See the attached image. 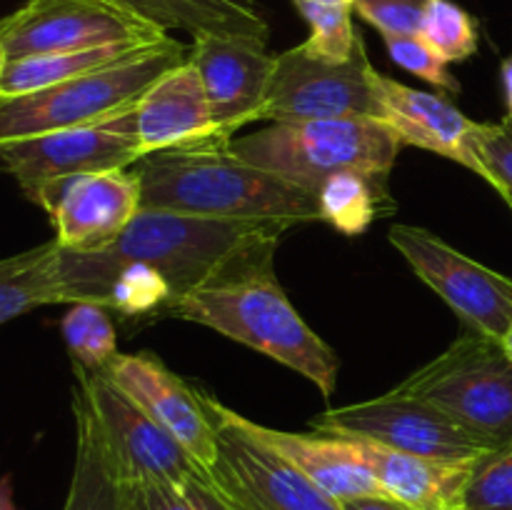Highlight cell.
I'll list each match as a JSON object with an SVG mask.
<instances>
[{
  "instance_id": "obj_1",
  "label": "cell",
  "mask_w": 512,
  "mask_h": 510,
  "mask_svg": "<svg viewBox=\"0 0 512 510\" xmlns=\"http://www.w3.org/2000/svg\"><path fill=\"white\" fill-rule=\"evenodd\" d=\"M280 220H210L140 210L108 248L65 250L60 245L65 303H98L125 318L168 315L190 290L228 268L268 238H280Z\"/></svg>"
},
{
  "instance_id": "obj_2",
  "label": "cell",
  "mask_w": 512,
  "mask_h": 510,
  "mask_svg": "<svg viewBox=\"0 0 512 510\" xmlns=\"http://www.w3.org/2000/svg\"><path fill=\"white\" fill-rule=\"evenodd\" d=\"M278 240L268 238L245 250L215 278L183 295L168 315L218 330L225 338L278 360L308 378L330 400L338 388L340 360L305 323L278 283Z\"/></svg>"
},
{
  "instance_id": "obj_3",
  "label": "cell",
  "mask_w": 512,
  "mask_h": 510,
  "mask_svg": "<svg viewBox=\"0 0 512 510\" xmlns=\"http://www.w3.org/2000/svg\"><path fill=\"white\" fill-rule=\"evenodd\" d=\"M140 210L210 220H320L318 198L300 185L248 163L233 150V135L155 150L133 165Z\"/></svg>"
},
{
  "instance_id": "obj_4",
  "label": "cell",
  "mask_w": 512,
  "mask_h": 510,
  "mask_svg": "<svg viewBox=\"0 0 512 510\" xmlns=\"http://www.w3.org/2000/svg\"><path fill=\"white\" fill-rule=\"evenodd\" d=\"M233 150L315 195L325 180L340 173H360L388 188L403 145L375 118H323L270 123L235 138Z\"/></svg>"
},
{
  "instance_id": "obj_5",
  "label": "cell",
  "mask_w": 512,
  "mask_h": 510,
  "mask_svg": "<svg viewBox=\"0 0 512 510\" xmlns=\"http://www.w3.org/2000/svg\"><path fill=\"white\" fill-rule=\"evenodd\" d=\"M188 53L168 35L113 65L33 93L0 98V143L75 128L133 108L155 80L185 63Z\"/></svg>"
},
{
  "instance_id": "obj_6",
  "label": "cell",
  "mask_w": 512,
  "mask_h": 510,
  "mask_svg": "<svg viewBox=\"0 0 512 510\" xmlns=\"http://www.w3.org/2000/svg\"><path fill=\"white\" fill-rule=\"evenodd\" d=\"M395 390L443 410L490 450L512 443V358L500 340L470 330Z\"/></svg>"
},
{
  "instance_id": "obj_7",
  "label": "cell",
  "mask_w": 512,
  "mask_h": 510,
  "mask_svg": "<svg viewBox=\"0 0 512 510\" xmlns=\"http://www.w3.org/2000/svg\"><path fill=\"white\" fill-rule=\"evenodd\" d=\"M73 373L93 413L105 460L120 485L210 480L198 460L108 375L90 373L80 365H73Z\"/></svg>"
},
{
  "instance_id": "obj_8",
  "label": "cell",
  "mask_w": 512,
  "mask_h": 510,
  "mask_svg": "<svg viewBox=\"0 0 512 510\" xmlns=\"http://www.w3.org/2000/svg\"><path fill=\"white\" fill-rule=\"evenodd\" d=\"M310 428L340 438L373 440L400 453L448 463H470L490 453L483 440L470 435L443 410L400 390H390L365 403L323 410L310 418Z\"/></svg>"
},
{
  "instance_id": "obj_9",
  "label": "cell",
  "mask_w": 512,
  "mask_h": 510,
  "mask_svg": "<svg viewBox=\"0 0 512 510\" xmlns=\"http://www.w3.org/2000/svg\"><path fill=\"white\" fill-rule=\"evenodd\" d=\"M205 405L218 428L210 478L235 510H343L338 500L253 438L238 423L235 410L210 395H205Z\"/></svg>"
},
{
  "instance_id": "obj_10",
  "label": "cell",
  "mask_w": 512,
  "mask_h": 510,
  "mask_svg": "<svg viewBox=\"0 0 512 510\" xmlns=\"http://www.w3.org/2000/svg\"><path fill=\"white\" fill-rule=\"evenodd\" d=\"M140 158L145 150L135 130V105L93 123L0 143V165L25 198L50 180L133 168Z\"/></svg>"
},
{
  "instance_id": "obj_11",
  "label": "cell",
  "mask_w": 512,
  "mask_h": 510,
  "mask_svg": "<svg viewBox=\"0 0 512 510\" xmlns=\"http://www.w3.org/2000/svg\"><path fill=\"white\" fill-rule=\"evenodd\" d=\"M163 38V28L105 0H28L0 20L8 60Z\"/></svg>"
},
{
  "instance_id": "obj_12",
  "label": "cell",
  "mask_w": 512,
  "mask_h": 510,
  "mask_svg": "<svg viewBox=\"0 0 512 510\" xmlns=\"http://www.w3.org/2000/svg\"><path fill=\"white\" fill-rule=\"evenodd\" d=\"M373 75L363 38L343 63L318 58L300 43L278 55L260 120L375 118Z\"/></svg>"
},
{
  "instance_id": "obj_13",
  "label": "cell",
  "mask_w": 512,
  "mask_h": 510,
  "mask_svg": "<svg viewBox=\"0 0 512 510\" xmlns=\"http://www.w3.org/2000/svg\"><path fill=\"white\" fill-rule=\"evenodd\" d=\"M390 243L473 333L503 340L512 320V280L418 225H393Z\"/></svg>"
},
{
  "instance_id": "obj_14",
  "label": "cell",
  "mask_w": 512,
  "mask_h": 510,
  "mask_svg": "<svg viewBox=\"0 0 512 510\" xmlns=\"http://www.w3.org/2000/svg\"><path fill=\"white\" fill-rule=\"evenodd\" d=\"M28 200L50 215L65 250L108 248L140 213V180L133 168L100 170L40 185Z\"/></svg>"
},
{
  "instance_id": "obj_15",
  "label": "cell",
  "mask_w": 512,
  "mask_h": 510,
  "mask_svg": "<svg viewBox=\"0 0 512 510\" xmlns=\"http://www.w3.org/2000/svg\"><path fill=\"white\" fill-rule=\"evenodd\" d=\"M158 425H163L210 475L218 448V428L203 390L185 383L153 353H118L103 370ZM213 480V478H210Z\"/></svg>"
},
{
  "instance_id": "obj_16",
  "label": "cell",
  "mask_w": 512,
  "mask_h": 510,
  "mask_svg": "<svg viewBox=\"0 0 512 510\" xmlns=\"http://www.w3.org/2000/svg\"><path fill=\"white\" fill-rule=\"evenodd\" d=\"M188 60L203 80L218 128L233 135L260 120L278 65V55L268 53L263 40L200 33L193 38Z\"/></svg>"
},
{
  "instance_id": "obj_17",
  "label": "cell",
  "mask_w": 512,
  "mask_h": 510,
  "mask_svg": "<svg viewBox=\"0 0 512 510\" xmlns=\"http://www.w3.org/2000/svg\"><path fill=\"white\" fill-rule=\"evenodd\" d=\"M375 120L393 130L400 145L430 150L435 155L455 160L463 168L483 175L473 150V135L478 123L470 120L450 98L438 93L410 88L398 80L373 75Z\"/></svg>"
},
{
  "instance_id": "obj_18",
  "label": "cell",
  "mask_w": 512,
  "mask_h": 510,
  "mask_svg": "<svg viewBox=\"0 0 512 510\" xmlns=\"http://www.w3.org/2000/svg\"><path fill=\"white\" fill-rule=\"evenodd\" d=\"M238 423L248 430L253 438L268 445L270 450L288 460L298 468L313 485L323 493L335 498L338 503L355 498H370V495H388L365 460L360 458L358 448L348 438L325 433H288L258 425L238 413Z\"/></svg>"
},
{
  "instance_id": "obj_19",
  "label": "cell",
  "mask_w": 512,
  "mask_h": 510,
  "mask_svg": "<svg viewBox=\"0 0 512 510\" xmlns=\"http://www.w3.org/2000/svg\"><path fill=\"white\" fill-rule=\"evenodd\" d=\"M135 130L145 155L213 135H230L213 120L203 80L190 60L175 65L140 95Z\"/></svg>"
},
{
  "instance_id": "obj_20",
  "label": "cell",
  "mask_w": 512,
  "mask_h": 510,
  "mask_svg": "<svg viewBox=\"0 0 512 510\" xmlns=\"http://www.w3.org/2000/svg\"><path fill=\"white\" fill-rule=\"evenodd\" d=\"M348 440L358 448L360 458L390 498L415 510H450L463 505L465 485L473 473L475 460L448 463V460L400 453L365 438Z\"/></svg>"
},
{
  "instance_id": "obj_21",
  "label": "cell",
  "mask_w": 512,
  "mask_h": 510,
  "mask_svg": "<svg viewBox=\"0 0 512 510\" xmlns=\"http://www.w3.org/2000/svg\"><path fill=\"white\" fill-rule=\"evenodd\" d=\"M120 5L158 28L200 33L240 35L268 43L270 25L255 0H105Z\"/></svg>"
},
{
  "instance_id": "obj_22",
  "label": "cell",
  "mask_w": 512,
  "mask_h": 510,
  "mask_svg": "<svg viewBox=\"0 0 512 510\" xmlns=\"http://www.w3.org/2000/svg\"><path fill=\"white\" fill-rule=\"evenodd\" d=\"M55 303H65L58 240L0 260V325Z\"/></svg>"
},
{
  "instance_id": "obj_23",
  "label": "cell",
  "mask_w": 512,
  "mask_h": 510,
  "mask_svg": "<svg viewBox=\"0 0 512 510\" xmlns=\"http://www.w3.org/2000/svg\"><path fill=\"white\" fill-rule=\"evenodd\" d=\"M75 463L63 510H123V490L105 460L83 390L73 388Z\"/></svg>"
},
{
  "instance_id": "obj_24",
  "label": "cell",
  "mask_w": 512,
  "mask_h": 510,
  "mask_svg": "<svg viewBox=\"0 0 512 510\" xmlns=\"http://www.w3.org/2000/svg\"><path fill=\"white\" fill-rule=\"evenodd\" d=\"M153 43H160V40H153ZM153 43H148V40H130V43L100 45V48L70 50V53L28 55V58L8 60L3 73H0V98H13V95L50 88V85L75 78V75H85L90 70L105 68V65L130 58V55H135L138 50L148 48Z\"/></svg>"
},
{
  "instance_id": "obj_25",
  "label": "cell",
  "mask_w": 512,
  "mask_h": 510,
  "mask_svg": "<svg viewBox=\"0 0 512 510\" xmlns=\"http://www.w3.org/2000/svg\"><path fill=\"white\" fill-rule=\"evenodd\" d=\"M320 220L345 235H358L380 215L395 210L388 188L360 173H340L325 180L315 193Z\"/></svg>"
},
{
  "instance_id": "obj_26",
  "label": "cell",
  "mask_w": 512,
  "mask_h": 510,
  "mask_svg": "<svg viewBox=\"0 0 512 510\" xmlns=\"http://www.w3.org/2000/svg\"><path fill=\"white\" fill-rule=\"evenodd\" d=\"M60 330L73 365L90 373H103L118 355V333L110 320V310L103 305L70 303Z\"/></svg>"
},
{
  "instance_id": "obj_27",
  "label": "cell",
  "mask_w": 512,
  "mask_h": 510,
  "mask_svg": "<svg viewBox=\"0 0 512 510\" xmlns=\"http://www.w3.org/2000/svg\"><path fill=\"white\" fill-rule=\"evenodd\" d=\"M123 490V510H235L210 480L183 483H128Z\"/></svg>"
},
{
  "instance_id": "obj_28",
  "label": "cell",
  "mask_w": 512,
  "mask_h": 510,
  "mask_svg": "<svg viewBox=\"0 0 512 510\" xmlns=\"http://www.w3.org/2000/svg\"><path fill=\"white\" fill-rule=\"evenodd\" d=\"M418 35L445 63H463L478 50V25L453 0H430Z\"/></svg>"
},
{
  "instance_id": "obj_29",
  "label": "cell",
  "mask_w": 512,
  "mask_h": 510,
  "mask_svg": "<svg viewBox=\"0 0 512 510\" xmlns=\"http://www.w3.org/2000/svg\"><path fill=\"white\" fill-rule=\"evenodd\" d=\"M310 25V38L305 50L323 60L343 63L353 55L360 33L353 28V8L350 5H325L313 0H293Z\"/></svg>"
},
{
  "instance_id": "obj_30",
  "label": "cell",
  "mask_w": 512,
  "mask_h": 510,
  "mask_svg": "<svg viewBox=\"0 0 512 510\" xmlns=\"http://www.w3.org/2000/svg\"><path fill=\"white\" fill-rule=\"evenodd\" d=\"M468 510H512V443L475 460L463 493Z\"/></svg>"
},
{
  "instance_id": "obj_31",
  "label": "cell",
  "mask_w": 512,
  "mask_h": 510,
  "mask_svg": "<svg viewBox=\"0 0 512 510\" xmlns=\"http://www.w3.org/2000/svg\"><path fill=\"white\" fill-rule=\"evenodd\" d=\"M473 150L483 170L480 178L488 180L512 210V118H503L500 123H478Z\"/></svg>"
},
{
  "instance_id": "obj_32",
  "label": "cell",
  "mask_w": 512,
  "mask_h": 510,
  "mask_svg": "<svg viewBox=\"0 0 512 510\" xmlns=\"http://www.w3.org/2000/svg\"><path fill=\"white\" fill-rule=\"evenodd\" d=\"M385 48H388L393 63L428 80L438 90H450V93L460 90L458 78L450 73L448 63L420 35H385Z\"/></svg>"
},
{
  "instance_id": "obj_33",
  "label": "cell",
  "mask_w": 512,
  "mask_h": 510,
  "mask_svg": "<svg viewBox=\"0 0 512 510\" xmlns=\"http://www.w3.org/2000/svg\"><path fill=\"white\" fill-rule=\"evenodd\" d=\"M430 0H355L353 13L385 35H418Z\"/></svg>"
},
{
  "instance_id": "obj_34",
  "label": "cell",
  "mask_w": 512,
  "mask_h": 510,
  "mask_svg": "<svg viewBox=\"0 0 512 510\" xmlns=\"http://www.w3.org/2000/svg\"><path fill=\"white\" fill-rule=\"evenodd\" d=\"M340 505H343V510H415L400 500L390 498V495H370V498L345 500Z\"/></svg>"
},
{
  "instance_id": "obj_35",
  "label": "cell",
  "mask_w": 512,
  "mask_h": 510,
  "mask_svg": "<svg viewBox=\"0 0 512 510\" xmlns=\"http://www.w3.org/2000/svg\"><path fill=\"white\" fill-rule=\"evenodd\" d=\"M500 80H503L505 108H508V115H505V118H512V53L503 60V65H500Z\"/></svg>"
},
{
  "instance_id": "obj_36",
  "label": "cell",
  "mask_w": 512,
  "mask_h": 510,
  "mask_svg": "<svg viewBox=\"0 0 512 510\" xmlns=\"http://www.w3.org/2000/svg\"><path fill=\"white\" fill-rule=\"evenodd\" d=\"M0 510H18L13 495V478H10V475H3V478H0Z\"/></svg>"
},
{
  "instance_id": "obj_37",
  "label": "cell",
  "mask_w": 512,
  "mask_h": 510,
  "mask_svg": "<svg viewBox=\"0 0 512 510\" xmlns=\"http://www.w3.org/2000/svg\"><path fill=\"white\" fill-rule=\"evenodd\" d=\"M500 343H503L505 353H508V355H510V358H512V320H510L508 330H505V335H503V340H500Z\"/></svg>"
},
{
  "instance_id": "obj_38",
  "label": "cell",
  "mask_w": 512,
  "mask_h": 510,
  "mask_svg": "<svg viewBox=\"0 0 512 510\" xmlns=\"http://www.w3.org/2000/svg\"><path fill=\"white\" fill-rule=\"evenodd\" d=\"M313 3H325V5H350V8H353L355 0H313Z\"/></svg>"
},
{
  "instance_id": "obj_39",
  "label": "cell",
  "mask_w": 512,
  "mask_h": 510,
  "mask_svg": "<svg viewBox=\"0 0 512 510\" xmlns=\"http://www.w3.org/2000/svg\"><path fill=\"white\" fill-rule=\"evenodd\" d=\"M5 63H8V58H5V50H3V43H0V73H3Z\"/></svg>"
},
{
  "instance_id": "obj_40",
  "label": "cell",
  "mask_w": 512,
  "mask_h": 510,
  "mask_svg": "<svg viewBox=\"0 0 512 510\" xmlns=\"http://www.w3.org/2000/svg\"><path fill=\"white\" fill-rule=\"evenodd\" d=\"M450 510H468V508H463V505H458V508H450Z\"/></svg>"
}]
</instances>
